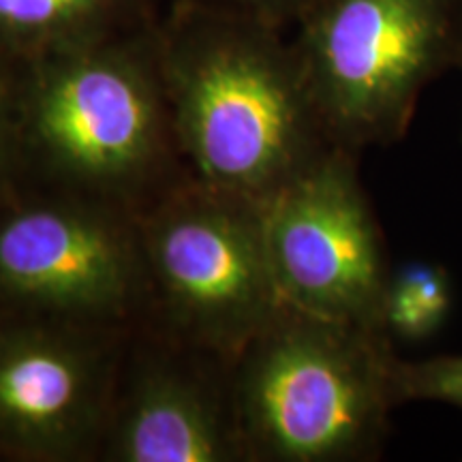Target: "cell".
<instances>
[{"label":"cell","instance_id":"cell-13","mask_svg":"<svg viewBox=\"0 0 462 462\" xmlns=\"http://www.w3.org/2000/svg\"><path fill=\"white\" fill-rule=\"evenodd\" d=\"M20 62L0 51V206L24 189L20 146Z\"/></svg>","mask_w":462,"mask_h":462},{"label":"cell","instance_id":"cell-14","mask_svg":"<svg viewBox=\"0 0 462 462\" xmlns=\"http://www.w3.org/2000/svg\"><path fill=\"white\" fill-rule=\"evenodd\" d=\"M182 3L238 11V14L259 17V20L270 22L274 26L289 28L296 24L315 0H182Z\"/></svg>","mask_w":462,"mask_h":462},{"label":"cell","instance_id":"cell-12","mask_svg":"<svg viewBox=\"0 0 462 462\" xmlns=\"http://www.w3.org/2000/svg\"><path fill=\"white\" fill-rule=\"evenodd\" d=\"M398 404L439 402L462 411V354L402 360L394 366Z\"/></svg>","mask_w":462,"mask_h":462},{"label":"cell","instance_id":"cell-2","mask_svg":"<svg viewBox=\"0 0 462 462\" xmlns=\"http://www.w3.org/2000/svg\"><path fill=\"white\" fill-rule=\"evenodd\" d=\"M157 20L20 62L24 189L142 215L187 180L161 73Z\"/></svg>","mask_w":462,"mask_h":462},{"label":"cell","instance_id":"cell-10","mask_svg":"<svg viewBox=\"0 0 462 462\" xmlns=\"http://www.w3.org/2000/svg\"><path fill=\"white\" fill-rule=\"evenodd\" d=\"M157 17L152 0H0V51L28 62Z\"/></svg>","mask_w":462,"mask_h":462},{"label":"cell","instance_id":"cell-11","mask_svg":"<svg viewBox=\"0 0 462 462\" xmlns=\"http://www.w3.org/2000/svg\"><path fill=\"white\" fill-rule=\"evenodd\" d=\"M454 306V281L432 262L392 265L379 328L392 343H424L443 330Z\"/></svg>","mask_w":462,"mask_h":462},{"label":"cell","instance_id":"cell-1","mask_svg":"<svg viewBox=\"0 0 462 462\" xmlns=\"http://www.w3.org/2000/svg\"><path fill=\"white\" fill-rule=\"evenodd\" d=\"M178 150L193 180L263 206L338 148L285 28L171 0L157 20Z\"/></svg>","mask_w":462,"mask_h":462},{"label":"cell","instance_id":"cell-9","mask_svg":"<svg viewBox=\"0 0 462 462\" xmlns=\"http://www.w3.org/2000/svg\"><path fill=\"white\" fill-rule=\"evenodd\" d=\"M229 364L148 319L133 328L97 460L246 462Z\"/></svg>","mask_w":462,"mask_h":462},{"label":"cell","instance_id":"cell-4","mask_svg":"<svg viewBox=\"0 0 462 462\" xmlns=\"http://www.w3.org/2000/svg\"><path fill=\"white\" fill-rule=\"evenodd\" d=\"M291 43L338 148L402 140L432 79L462 58V0H315Z\"/></svg>","mask_w":462,"mask_h":462},{"label":"cell","instance_id":"cell-8","mask_svg":"<svg viewBox=\"0 0 462 462\" xmlns=\"http://www.w3.org/2000/svg\"><path fill=\"white\" fill-rule=\"evenodd\" d=\"M129 332L0 317V454L97 460Z\"/></svg>","mask_w":462,"mask_h":462},{"label":"cell","instance_id":"cell-5","mask_svg":"<svg viewBox=\"0 0 462 462\" xmlns=\"http://www.w3.org/2000/svg\"><path fill=\"white\" fill-rule=\"evenodd\" d=\"M154 326L231 362L276 315L262 206L187 178L140 215Z\"/></svg>","mask_w":462,"mask_h":462},{"label":"cell","instance_id":"cell-6","mask_svg":"<svg viewBox=\"0 0 462 462\" xmlns=\"http://www.w3.org/2000/svg\"><path fill=\"white\" fill-rule=\"evenodd\" d=\"M0 317L118 332L146 321L140 215L22 189L0 206Z\"/></svg>","mask_w":462,"mask_h":462},{"label":"cell","instance_id":"cell-7","mask_svg":"<svg viewBox=\"0 0 462 462\" xmlns=\"http://www.w3.org/2000/svg\"><path fill=\"white\" fill-rule=\"evenodd\" d=\"M262 223L282 304L379 328L392 265L356 152L332 148L265 201Z\"/></svg>","mask_w":462,"mask_h":462},{"label":"cell","instance_id":"cell-3","mask_svg":"<svg viewBox=\"0 0 462 462\" xmlns=\"http://www.w3.org/2000/svg\"><path fill=\"white\" fill-rule=\"evenodd\" d=\"M394 343L282 304L229 364L246 462H364L392 432Z\"/></svg>","mask_w":462,"mask_h":462}]
</instances>
